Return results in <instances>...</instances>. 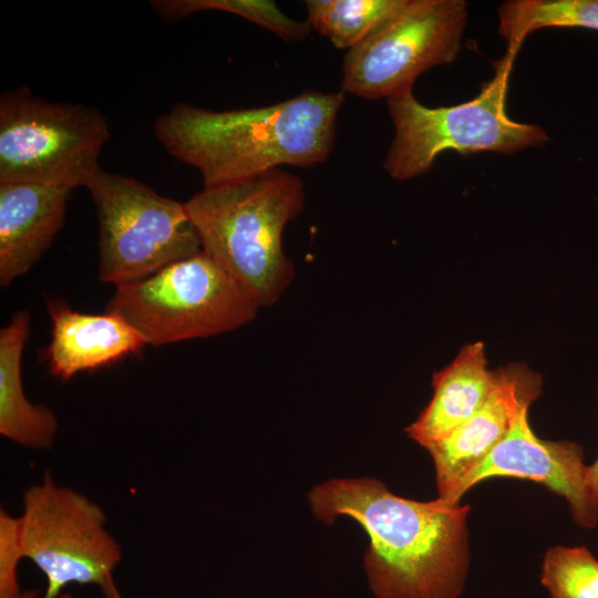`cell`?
Here are the masks:
<instances>
[{"label": "cell", "mask_w": 598, "mask_h": 598, "mask_svg": "<svg viewBox=\"0 0 598 598\" xmlns=\"http://www.w3.org/2000/svg\"><path fill=\"white\" fill-rule=\"evenodd\" d=\"M315 517L357 520L369 536L364 569L377 598H458L470 570L468 505L393 494L373 477L334 478L308 493Z\"/></svg>", "instance_id": "obj_1"}, {"label": "cell", "mask_w": 598, "mask_h": 598, "mask_svg": "<svg viewBox=\"0 0 598 598\" xmlns=\"http://www.w3.org/2000/svg\"><path fill=\"white\" fill-rule=\"evenodd\" d=\"M342 92L303 91L261 107L213 111L177 103L158 115L156 138L195 167L204 188L248 179L282 165L312 166L333 147Z\"/></svg>", "instance_id": "obj_2"}, {"label": "cell", "mask_w": 598, "mask_h": 598, "mask_svg": "<svg viewBox=\"0 0 598 598\" xmlns=\"http://www.w3.org/2000/svg\"><path fill=\"white\" fill-rule=\"evenodd\" d=\"M302 181L281 168L204 188L185 202L202 250L241 283L260 308L272 306L291 282L285 254L287 224L303 208Z\"/></svg>", "instance_id": "obj_3"}, {"label": "cell", "mask_w": 598, "mask_h": 598, "mask_svg": "<svg viewBox=\"0 0 598 598\" xmlns=\"http://www.w3.org/2000/svg\"><path fill=\"white\" fill-rule=\"evenodd\" d=\"M519 47L509 45L494 76L477 96L443 107H427L409 93L386 100L394 136L383 167L396 181L420 176L446 150L467 155L477 152L514 154L548 141L536 124L508 117L506 95L514 58Z\"/></svg>", "instance_id": "obj_4"}, {"label": "cell", "mask_w": 598, "mask_h": 598, "mask_svg": "<svg viewBox=\"0 0 598 598\" xmlns=\"http://www.w3.org/2000/svg\"><path fill=\"white\" fill-rule=\"evenodd\" d=\"M260 306L205 251L116 287L105 311L158 347L208 338L250 322Z\"/></svg>", "instance_id": "obj_5"}, {"label": "cell", "mask_w": 598, "mask_h": 598, "mask_svg": "<svg viewBox=\"0 0 598 598\" xmlns=\"http://www.w3.org/2000/svg\"><path fill=\"white\" fill-rule=\"evenodd\" d=\"M104 115L82 104L50 102L28 86L0 95V183H39L71 189L101 169L110 140Z\"/></svg>", "instance_id": "obj_6"}, {"label": "cell", "mask_w": 598, "mask_h": 598, "mask_svg": "<svg viewBox=\"0 0 598 598\" xmlns=\"http://www.w3.org/2000/svg\"><path fill=\"white\" fill-rule=\"evenodd\" d=\"M86 188L97 214L101 281L117 287L202 251L185 203L102 168Z\"/></svg>", "instance_id": "obj_7"}, {"label": "cell", "mask_w": 598, "mask_h": 598, "mask_svg": "<svg viewBox=\"0 0 598 598\" xmlns=\"http://www.w3.org/2000/svg\"><path fill=\"white\" fill-rule=\"evenodd\" d=\"M467 16L464 0H403L364 41L347 52L341 92L367 100L412 93L422 73L457 58Z\"/></svg>", "instance_id": "obj_8"}, {"label": "cell", "mask_w": 598, "mask_h": 598, "mask_svg": "<svg viewBox=\"0 0 598 598\" xmlns=\"http://www.w3.org/2000/svg\"><path fill=\"white\" fill-rule=\"evenodd\" d=\"M19 517L24 558L47 579L42 598H59L70 584L101 587L113 577L122 548L106 529L104 511L55 484L50 471L24 491Z\"/></svg>", "instance_id": "obj_9"}, {"label": "cell", "mask_w": 598, "mask_h": 598, "mask_svg": "<svg viewBox=\"0 0 598 598\" xmlns=\"http://www.w3.org/2000/svg\"><path fill=\"white\" fill-rule=\"evenodd\" d=\"M530 403L524 404L508 433L460 483L450 502L482 481L497 477L529 480L564 497L574 522L584 528L598 524V505L586 484L584 448L573 441L539 439L528 422Z\"/></svg>", "instance_id": "obj_10"}, {"label": "cell", "mask_w": 598, "mask_h": 598, "mask_svg": "<svg viewBox=\"0 0 598 598\" xmlns=\"http://www.w3.org/2000/svg\"><path fill=\"white\" fill-rule=\"evenodd\" d=\"M542 392L540 375L523 362L494 371L492 390L477 412L425 450L436 476L439 497L450 501L460 483L508 433L519 409Z\"/></svg>", "instance_id": "obj_11"}, {"label": "cell", "mask_w": 598, "mask_h": 598, "mask_svg": "<svg viewBox=\"0 0 598 598\" xmlns=\"http://www.w3.org/2000/svg\"><path fill=\"white\" fill-rule=\"evenodd\" d=\"M73 189L39 183H0V285L28 272L65 220Z\"/></svg>", "instance_id": "obj_12"}, {"label": "cell", "mask_w": 598, "mask_h": 598, "mask_svg": "<svg viewBox=\"0 0 598 598\" xmlns=\"http://www.w3.org/2000/svg\"><path fill=\"white\" fill-rule=\"evenodd\" d=\"M48 311L52 320V337L43 354L49 372L63 381L137 354L146 344L126 321L114 313H82L65 302L51 300Z\"/></svg>", "instance_id": "obj_13"}, {"label": "cell", "mask_w": 598, "mask_h": 598, "mask_svg": "<svg viewBox=\"0 0 598 598\" xmlns=\"http://www.w3.org/2000/svg\"><path fill=\"white\" fill-rule=\"evenodd\" d=\"M494 382L484 343H466L454 360L432 378L433 396L405 432L424 448L443 440L486 401Z\"/></svg>", "instance_id": "obj_14"}, {"label": "cell", "mask_w": 598, "mask_h": 598, "mask_svg": "<svg viewBox=\"0 0 598 598\" xmlns=\"http://www.w3.org/2000/svg\"><path fill=\"white\" fill-rule=\"evenodd\" d=\"M30 315L19 311L0 330V434L28 448L50 450L58 432V417L42 404L31 403L21 375L23 347Z\"/></svg>", "instance_id": "obj_15"}, {"label": "cell", "mask_w": 598, "mask_h": 598, "mask_svg": "<svg viewBox=\"0 0 598 598\" xmlns=\"http://www.w3.org/2000/svg\"><path fill=\"white\" fill-rule=\"evenodd\" d=\"M498 32L509 45L542 28H585L598 31V0H509L498 9Z\"/></svg>", "instance_id": "obj_16"}, {"label": "cell", "mask_w": 598, "mask_h": 598, "mask_svg": "<svg viewBox=\"0 0 598 598\" xmlns=\"http://www.w3.org/2000/svg\"><path fill=\"white\" fill-rule=\"evenodd\" d=\"M403 0H308V22L338 49L364 41Z\"/></svg>", "instance_id": "obj_17"}, {"label": "cell", "mask_w": 598, "mask_h": 598, "mask_svg": "<svg viewBox=\"0 0 598 598\" xmlns=\"http://www.w3.org/2000/svg\"><path fill=\"white\" fill-rule=\"evenodd\" d=\"M151 3L156 13L166 22H175L203 10H220L240 16L286 40H302L312 29L308 21H296L285 16L272 1L156 0Z\"/></svg>", "instance_id": "obj_18"}, {"label": "cell", "mask_w": 598, "mask_h": 598, "mask_svg": "<svg viewBox=\"0 0 598 598\" xmlns=\"http://www.w3.org/2000/svg\"><path fill=\"white\" fill-rule=\"evenodd\" d=\"M540 582L549 598H598V559L586 546L546 550Z\"/></svg>", "instance_id": "obj_19"}, {"label": "cell", "mask_w": 598, "mask_h": 598, "mask_svg": "<svg viewBox=\"0 0 598 598\" xmlns=\"http://www.w3.org/2000/svg\"><path fill=\"white\" fill-rule=\"evenodd\" d=\"M24 558L20 517L0 511V598H20L19 561Z\"/></svg>", "instance_id": "obj_20"}, {"label": "cell", "mask_w": 598, "mask_h": 598, "mask_svg": "<svg viewBox=\"0 0 598 598\" xmlns=\"http://www.w3.org/2000/svg\"><path fill=\"white\" fill-rule=\"evenodd\" d=\"M597 392H598V380H597ZM586 484L590 492L591 497L598 505V457L591 464L586 466L585 473Z\"/></svg>", "instance_id": "obj_21"}, {"label": "cell", "mask_w": 598, "mask_h": 598, "mask_svg": "<svg viewBox=\"0 0 598 598\" xmlns=\"http://www.w3.org/2000/svg\"><path fill=\"white\" fill-rule=\"evenodd\" d=\"M104 598H123L120 594L113 577H111L104 585L101 587Z\"/></svg>", "instance_id": "obj_22"}, {"label": "cell", "mask_w": 598, "mask_h": 598, "mask_svg": "<svg viewBox=\"0 0 598 598\" xmlns=\"http://www.w3.org/2000/svg\"><path fill=\"white\" fill-rule=\"evenodd\" d=\"M39 591L37 589L23 590L20 598H38ZM59 598H73L72 595L63 592Z\"/></svg>", "instance_id": "obj_23"}]
</instances>
